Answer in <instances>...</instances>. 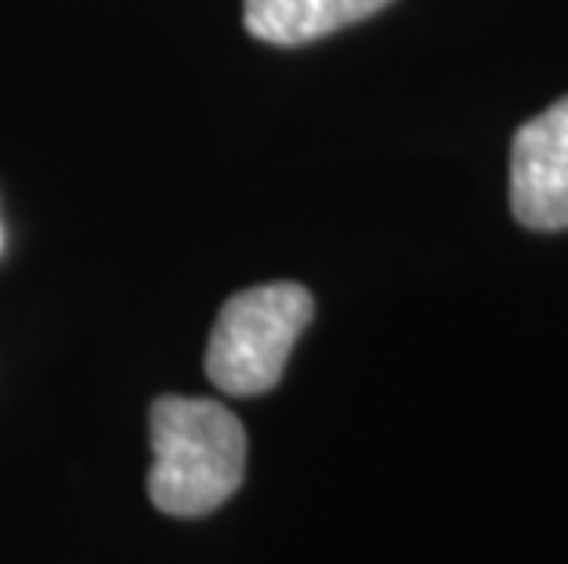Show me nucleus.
<instances>
[{
	"label": "nucleus",
	"instance_id": "f257e3e1",
	"mask_svg": "<svg viewBox=\"0 0 568 564\" xmlns=\"http://www.w3.org/2000/svg\"><path fill=\"white\" fill-rule=\"evenodd\" d=\"M151 502L169 517H205L243 488L246 429L216 400L159 396L151 403Z\"/></svg>",
	"mask_w": 568,
	"mask_h": 564
},
{
	"label": "nucleus",
	"instance_id": "f03ea898",
	"mask_svg": "<svg viewBox=\"0 0 568 564\" xmlns=\"http://www.w3.org/2000/svg\"><path fill=\"white\" fill-rule=\"evenodd\" d=\"M312 294L297 283H264L227 297L205 348V375L227 396H261L280 386L301 330L312 322Z\"/></svg>",
	"mask_w": 568,
	"mask_h": 564
},
{
	"label": "nucleus",
	"instance_id": "7ed1b4c3",
	"mask_svg": "<svg viewBox=\"0 0 568 564\" xmlns=\"http://www.w3.org/2000/svg\"><path fill=\"white\" fill-rule=\"evenodd\" d=\"M510 209L531 232L568 227V95L550 103L514 136Z\"/></svg>",
	"mask_w": 568,
	"mask_h": 564
},
{
	"label": "nucleus",
	"instance_id": "20e7f679",
	"mask_svg": "<svg viewBox=\"0 0 568 564\" xmlns=\"http://www.w3.org/2000/svg\"><path fill=\"white\" fill-rule=\"evenodd\" d=\"M393 0H243L246 30L264 44L297 48L371 19Z\"/></svg>",
	"mask_w": 568,
	"mask_h": 564
},
{
	"label": "nucleus",
	"instance_id": "39448f33",
	"mask_svg": "<svg viewBox=\"0 0 568 564\" xmlns=\"http://www.w3.org/2000/svg\"><path fill=\"white\" fill-rule=\"evenodd\" d=\"M0 243H4V238H0Z\"/></svg>",
	"mask_w": 568,
	"mask_h": 564
}]
</instances>
